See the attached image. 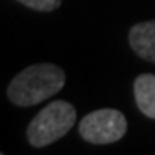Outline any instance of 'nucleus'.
I'll return each instance as SVG.
<instances>
[{
    "instance_id": "7ed1b4c3",
    "label": "nucleus",
    "mask_w": 155,
    "mask_h": 155,
    "mask_svg": "<svg viewBox=\"0 0 155 155\" xmlns=\"http://www.w3.org/2000/svg\"><path fill=\"white\" fill-rule=\"evenodd\" d=\"M126 117L116 109H100V110L90 112L79 122L81 138L97 145L119 141L126 134Z\"/></svg>"
},
{
    "instance_id": "423d86ee",
    "label": "nucleus",
    "mask_w": 155,
    "mask_h": 155,
    "mask_svg": "<svg viewBox=\"0 0 155 155\" xmlns=\"http://www.w3.org/2000/svg\"><path fill=\"white\" fill-rule=\"evenodd\" d=\"M19 2L24 4L26 7H29V9H33V11H41V12L55 11L62 4V0H19Z\"/></svg>"
},
{
    "instance_id": "f03ea898",
    "label": "nucleus",
    "mask_w": 155,
    "mask_h": 155,
    "mask_svg": "<svg viewBox=\"0 0 155 155\" xmlns=\"http://www.w3.org/2000/svg\"><path fill=\"white\" fill-rule=\"evenodd\" d=\"M76 121V109L66 100H55L36 114L28 126V141L33 147H47L69 133Z\"/></svg>"
},
{
    "instance_id": "f257e3e1",
    "label": "nucleus",
    "mask_w": 155,
    "mask_h": 155,
    "mask_svg": "<svg viewBox=\"0 0 155 155\" xmlns=\"http://www.w3.org/2000/svg\"><path fill=\"white\" fill-rule=\"evenodd\" d=\"M66 83V74L55 64H35L21 71L9 84L7 95L12 104L31 107L59 93Z\"/></svg>"
},
{
    "instance_id": "39448f33",
    "label": "nucleus",
    "mask_w": 155,
    "mask_h": 155,
    "mask_svg": "<svg viewBox=\"0 0 155 155\" xmlns=\"http://www.w3.org/2000/svg\"><path fill=\"white\" fill-rule=\"evenodd\" d=\"M134 100L147 117L155 119V76L140 74L134 79Z\"/></svg>"
},
{
    "instance_id": "20e7f679",
    "label": "nucleus",
    "mask_w": 155,
    "mask_h": 155,
    "mask_svg": "<svg viewBox=\"0 0 155 155\" xmlns=\"http://www.w3.org/2000/svg\"><path fill=\"white\" fill-rule=\"evenodd\" d=\"M129 45L141 59L155 64V21L134 24L129 31Z\"/></svg>"
}]
</instances>
